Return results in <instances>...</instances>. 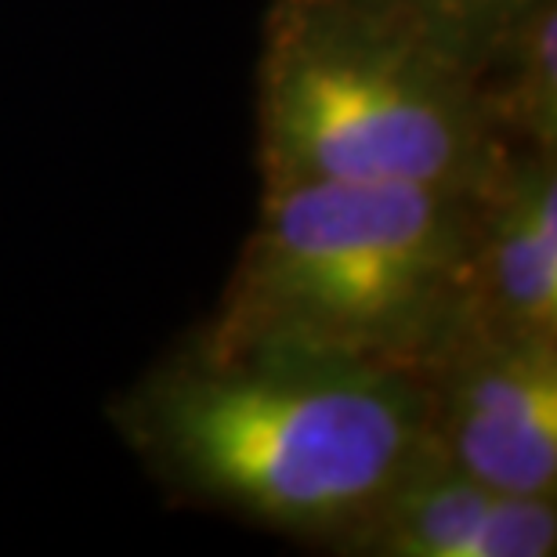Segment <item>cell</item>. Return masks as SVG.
I'll list each match as a JSON object with an SVG mask.
<instances>
[{
    "label": "cell",
    "mask_w": 557,
    "mask_h": 557,
    "mask_svg": "<svg viewBox=\"0 0 557 557\" xmlns=\"http://www.w3.org/2000/svg\"><path fill=\"white\" fill-rule=\"evenodd\" d=\"M471 322L557 337V152L510 149L474 193Z\"/></svg>",
    "instance_id": "obj_5"
},
{
    "label": "cell",
    "mask_w": 557,
    "mask_h": 557,
    "mask_svg": "<svg viewBox=\"0 0 557 557\" xmlns=\"http://www.w3.org/2000/svg\"><path fill=\"white\" fill-rule=\"evenodd\" d=\"M261 185L351 182L478 193L510 145L478 70L403 22L272 0L253 70Z\"/></svg>",
    "instance_id": "obj_3"
},
{
    "label": "cell",
    "mask_w": 557,
    "mask_h": 557,
    "mask_svg": "<svg viewBox=\"0 0 557 557\" xmlns=\"http://www.w3.org/2000/svg\"><path fill=\"white\" fill-rule=\"evenodd\" d=\"M474 193L261 185L258 218L203 322L210 348L308 351L420 376L471 326Z\"/></svg>",
    "instance_id": "obj_2"
},
{
    "label": "cell",
    "mask_w": 557,
    "mask_h": 557,
    "mask_svg": "<svg viewBox=\"0 0 557 557\" xmlns=\"http://www.w3.org/2000/svg\"><path fill=\"white\" fill-rule=\"evenodd\" d=\"M557 496L504 493L428 456L376 515L355 557H550Z\"/></svg>",
    "instance_id": "obj_6"
},
{
    "label": "cell",
    "mask_w": 557,
    "mask_h": 557,
    "mask_svg": "<svg viewBox=\"0 0 557 557\" xmlns=\"http://www.w3.org/2000/svg\"><path fill=\"white\" fill-rule=\"evenodd\" d=\"M478 87L499 141L557 152V0H536L499 33Z\"/></svg>",
    "instance_id": "obj_7"
},
{
    "label": "cell",
    "mask_w": 557,
    "mask_h": 557,
    "mask_svg": "<svg viewBox=\"0 0 557 557\" xmlns=\"http://www.w3.org/2000/svg\"><path fill=\"white\" fill-rule=\"evenodd\" d=\"M319 4H341L403 22L423 37L438 40L442 48L456 51L478 70L499 33L536 0H319Z\"/></svg>",
    "instance_id": "obj_8"
},
{
    "label": "cell",
    "mask_w": 557,
    "mask_h": 557,
    "mask_svg": "<svg viewBox=\"0 0 557 557\" xmlns=\"http://www.w3.org/2000/svg\"><path fill=\"white\" fill-rule=\"evenodd\" d=\"M106 417L174 507L355 557L431 456L420 381L308 351L210 348L193 330Z\"/></svg>",
    "instance_id": "obj_1"
},
{
    "label": "cell",
    "mask_w": 557,
    "mask_h": 557,
    "mask_svg": "<svg viewBox=\"0 0 557 557\" xmlns=\"http://www.w3.org/2000/svg\"><path fill=\"white\" fill-rule=\"evenodd\" d=\"M417 381L442 463L504 493L557 496V337L471 322Z\"/></svg>",
    "instance_id": "obj_4"
}]
</instances>
